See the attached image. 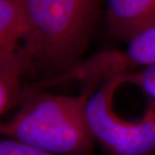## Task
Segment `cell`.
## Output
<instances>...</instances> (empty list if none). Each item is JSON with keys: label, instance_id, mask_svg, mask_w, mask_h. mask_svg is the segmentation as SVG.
Listing matches in <instances>:
<instances>
[{"label": "cell", "instance_id": "52a82bcc", "mask_svg": "<svg viewBox=\"0 0 155 155\" xmlns=\"http://www.w3.org/2000/svg\"><path fill=\"white\" fill-rule=\"evenodd\" d=\"M29 28L27 0H0V58L17 51Z\"/></svg>", "mask_w": 155, "mask_h": 155}, {"label": "cell", "instance_id": "5b68a950", "mask_svg": "<svg viewBox=\"0 0 155 155\" xmlns=\"http://www.w3.org/2000/svg\"><path fill=\"white\" fill-rule=\"evenodd\" d=\"M108 32L127 42L155 24V0H105Z\"/></svg>", "mask_w": 155, "mask_h": 155}, {"label": "cell", "instance_id": "ba28073f", "mask_svg": "<svg viewBox=\"0 0 155 155\" xmlns=\"http://www.w3.org/2000/svg\"><path fill=\"white\" fill-rule=\"evenodd\" d=\"M128 82L137 85L155 103V64L128 74Z\"/></svg>", "mask_w": 155, "mask_h": 155}, {"label": "cell", "instance_id": "277c9868", "mask_svg": "<svg viewBox=\"0 0 155 155\" xmlns=\"http://www.w3.org/2000/svg\"><path fill=\"white\" fill-rule=\"evenodd\" d=\"M155 64V24L126 42L121 51H105L85 61L87 73L96 79L120 73L128 69L144 68Z\"/></svg>", "mask_w": 155, "mask_h": 155}, {"label": "cell", "instance_id": "3957f363", "mask_svg": "<svg viewBox=\"0 0 155 155\" xmlns=\"http://www.w3.org/2000/svg\"><path fill=\"white\" fill-rule=\"evenodd\" d=\"M128 73L107 77L90 96L87 119L93 138L107 155H155V108L138 120L121 118L113 109L117 89Z\"/></svg>", "mask_w": 155, "mask_h": 155}, {"label": "cell", "instance_id": "8992f818", "mask_svg": "<svg viewBox=\"0 0 155 155\" xmlns=\"http://www.w3.org/2000/svg\"><path fill=\"white\" fill-rule=\"evenodd\" d=\"M31 76L30 64L21 48L14 54L0 58V115L17 109L22 102L27 86L26 76Z\"/></svg>", "mask_w": 155, "mask_h": 155}, {"label": "cell", "instance_id": "9c48e42d", "mask_svg": "<svg viewBox=\"0 0 155 155\" xmlns=\"http://www.w3.org/2000/svg\"><path fill=\"white\" fill-rule=\"evenodd\" d=\"M0 155H57L43 151L21 142L2 137L0 140Z\"/></svg>", "mask_w": 155, "mask_h": 155}, {"label": "cell", "instance_id": "6da1fadb", "mask_svg": "<svg viewBox=\"0 0 155 155\" xmlns=\"http://www.w3.org/2000/svg\"><path fill=\"white\" fill-rule=\"evenodd\" d=\"M105 0H27L30 28L20 46L30 64L32 86L46 89L85 60Z\"/></svg>", "mask_w": 155, "mask_h": 155}, {"label": "cell", "instance_id": "7a4b0ae2", "mask_svg": "<svg viewBox=\"0 0 155 155\" xmlns=\"http://www.w3.org/2000/svg\"><path fill=\"white\" fill-rule=\"evenodd\" d=\"M98 81L78 96L27 86L10 119L0 124L3 137L57 155H93L96 142L87 119V103Z\"/></svg>", "mask_w": 155, "mask_h": 155}]
</instances>
